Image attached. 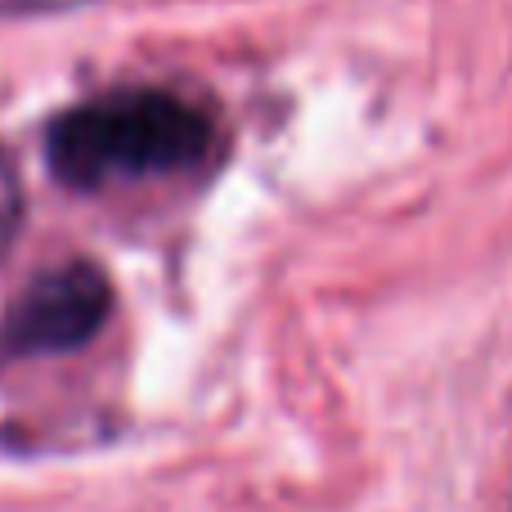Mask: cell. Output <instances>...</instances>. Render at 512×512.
<instances>
[{
  "mask_svg": "<svg viewBox=\"0 0 512 512\" xmlns=\"http://www.w3.org/2000/svg\"><path fill=\"white\" fill-rule=\"evenodd\" d=\"M216 117L167 86H122L54 117L45 162L72 189H104L113 180L180 176L216 153Z\"/></svg>",
  "mask_w": 512,
  "mask_h": 512,
  "instance_id": "obj_1",
  "label": "cell"
},
{
  "mask_svg": "<svg viewBox=\"0 0 512 512\" xmlns=\"http://www.w3.org/2000/svg\"><path fill=\"white\" fill-rule=\"evenodd\" d=\"M113 310V283L90 261L41 270L5 310L0 346L9 355H54L90 342Z\"/></svg>",
  "mask_w": 512,
  "mask_h": 512,
  "instance_id": "obj_2",
  "label": "cell"
},
{
  "mask_svg": "<svg viewBox=\"0 0 512 512\" xmlns=\"http://www.w3.org/2000/svg\"><path fill=\"white\" fill-rule=\"evenodd\" d=\"M18 225H23V185H18L14 158L0 149V256L14 243Z\"/></svg>",
  "mask_w": 512,
  "mask_h": 512,
  "instance_id": "obj_3",
  "label": "cell"
}]
</instances>
